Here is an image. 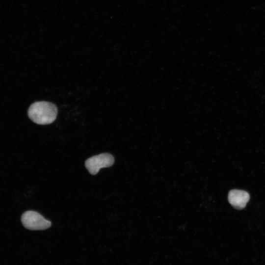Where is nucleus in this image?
<instances>
[{"mask_svg":"<svg viewBox=\"0 0 265 265\" xmlns=\"http://www.w3.org/2000/svg\"><path fill=\"white\" fill-rule=\"evenodd\" d=\"M29 118L39 125H47L56 119L57 109L55 105L50 102L41 101L33 103L28 110Z\"/></svg>","mask_w":265,"mask_h":265,"instance_id":"f257e3e1","label":"nucleus"},{"mask_svg":"<svg viewBox=\"0 0 265 265\" xmlns=\"http://www.w3.org/2000/svg\"><path fill=\"white\" fill-rule=\"evenodd\" d=\"M21 221L25 228L31 230H45L51 226V221L33 211L25 212L21 216Z\"/></svg>","mask_w":265,"mask_h":265,"instance_id":"f03ea898","label":"nucleus"},{"mask_svg":"<svg viewBox=\"0 0 265 265\" xmlns=\"http://www.w3.org/2000/svg\"><path fill=\"white\" fill-rule=\"evenodd\" d=\"M114 159L109 153H102L88 158L85 162V166L91 175H96L100 169L109 167L113 165Z\"/></svg>","mask_w":265,"mask_h":265,"instance_id":"7ed1b4c3","label":"nucleus"},{"mask_svg":"<svg viewBox=\"0 0 265 265\" xmlns=\"http://www.w3.org/2000/svg\"><path fill=\"white\" fill-rule=\"evenodd\" d=\"M249 199V193L244 190L232 189L228 193L229 202L237 210L243 209Z\"/></svg>","mask_w":265,"mask_h":265,"instance_id":"20e7f679","label":"nucleus"}]
</instances>
